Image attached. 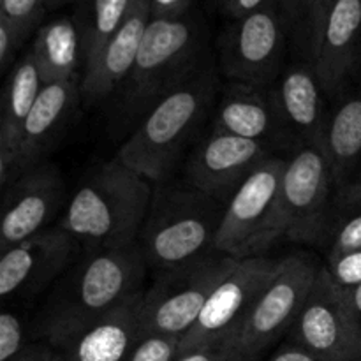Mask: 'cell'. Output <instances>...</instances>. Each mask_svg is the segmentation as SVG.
Listing matches in <instances>:
<instances>
[{
  "mask_svg": "<svg viewBox=\"0 0 361 361\" xmlns=\"http://www.w3.org/2000/svg\"><path fill=\"white\" fill-rule=\"evenodd\" d=\"M147 263L140 245L83 252L51 286L34 319V334L49 345L101 319L143 289Z\"/></svg>",
  "mask_w": 361,
  "mask_h": 361,
  "instance_id": "obj_1",
  "label": "cell"
},
{
  "mask_svg": "<svg viewBox=\"0 0 361 361\" xmlns=\"http://www.w3.org/2000/svg\"><path fill=\"white\" fill-rule=\"evenodd\" d=\"M152 196L150 182L113 157L95 168L74 190L59 226L81 243L83 252L134 245Z\"/></svg>",
  "mask_w": 361,
  "mask_h": 361,
  "instance_id": "obj_2",
  "label": "cell"
},
{
  "mask_svg": "<svg viewBox=\"0 0 361 361\" xmlns=\"http://www.w3.org/2000/svg\"><path fill=\"white\" fill-rule=\"evenodd\" d=\"M215 90L217 78L208 59L140 120L116 157L148 182H168L183 148L207 116Z\"/></svg>",
  "mask_w": 361,
  "mask_h": 361,
  "instance_id": "obj_3",
  "label": "cell"
},
{
  "mask_svg": "<svg viewBox=\"0 0 361 361\" xmlns=\"http://www.w3.org/2000/svg\"><path fill=\"white\" fill-rule=\"evenodd\" d=\"M208 60L204 53L203 25L192 14L180 18H152L140 53L118 88L116 118L122 127L140 120L192 76Z\"/></svg>",
  "mask_w": 361,
  "mask_h": 361,
  "instance_id": "obj_4",
  "label": "cell"
},
{
  "mask_svg": "<svg viewBox=\"0 0 361 361\" xmlns=\"http://www.w3.org/2000/svg\"><path fill=\"white\" fill-rule=\"evenodd\" d=\"M226 204L190 183H159L137 238L148 268L162 271L217 252Z\"/></svg>",
  "mask_w": 361,
  "mask_h": 361,
  "instance_id": "obj_5",
  "label": "cell"
},
{
  "mask_svg": "<svg viewBox=\"0 0 361 361\" xmlns=\"http://www.w3.org/2000/svg\"><path fill=\"white\" fill-rule=\"evenodd\" d=\"M337 217V185L319 147L296 150L286 164L279 194L282 240L328 242Z\"/></svg>",
  "mask_w": 361,
  "mask_h": 361,
  "instance_id": "obj_6",
  "label": "cell"
},
{
  "mask_svg": "<svg viewBox=\"0 0 361 361\" xmlns=\"http://www.w3.org/2000/svg\"><path fill=\"white\" fill-rule=\"evenodd\" d=\"M238 263L214 252L192 263L159 271L145 289L140 307L143 334H164L182 338L200 317L219 282Z\"/></svg>",
  "mask_w": 361,
  "mask_h": 361,
  "instance_id": "obj_7",
  "label": "cell"
},
{
  "mask_svg": "<svg viewBox=\"0 0 361 361\" xmlns=\"http://www.w3.org/2000/svg\"><path fill=\"white\" fill-rule=\"evenodd\" d=\"M288 159H267L226 203L215 250L236 261L263 256L281 242L279 194Z\"/></svg>",
  "mask_w": 361,
  "mask_h": 361,
  "instance_id": "obj_8",
  "label": "cell"
},
{
  "mask_svg": "<svg viewBox=\"0 0 361 361\" xmlns=\"http://www.w3.org/2000/svg\"><path fill=\"white\" fill-rule=\"evenodd\" d=\"M319 268L305 254L281 259L277 274L236 331L240 358L257 361L274 342L291 330L309 298Z\"/></svg>",
  "mask_w": 361,
  "mask_h": 361,
  "instance_id": "obj_9",
  "label": "cell"
},
{
  "mask_svg": "<svg viewBox=\"0 0 361 361\" xmlns=\"http://www.w3.org/2000/svg\"><path fill=\"white\" fill-rule=\"evenodd\" d=\"M288 335L321 361H361V324L324 267Z\"/></svg>",
  "mask_w": 361,
  "mask_h": 361,
  "instance_id": "obj_10",
  "label": "cell"
},
{
  "mask_svg": "<svg viewBox=\"0 0 361 361\" xmlns=\"http://www.w3.org/2000/svg\"><path fill=\"white\" fill-rule=\"evenodd\" d=\"M289 35L277 6L236 20L221 41V66L231 81L271 87L281 78Z\"/></svg>",
  "mask_w": 361,
  "mask_h": 361,
  "instance_id": "obj_11",
  "label": "cell"
},
{
  "mask_svg": "<svg viewBox=\"0 0 361 361\" xmlns=\"http://www.w3.org/2000/svg\"><path fill=\"white\" fill-rule=\"evenodd\" d=\"M281 267V259L247 257L222 279L194 326L180 338L178 353L236 335L249 310Z\"/></svg>",
  "mask_w": 361,
  "mask_h": 361,
  "instance_id": "obj_12",
  "label": "cell"
},
{
  "mask_svg": "<svg viewBox=\"0 0 361 361\" xmlns=\"http://www.w3.org/2000/svg\"><path fill=\"white\" fill-rule=\"evenodd\" d=\"M81 254V243L59 224L35 233L2 250L0 296L4 302H9L44 291L80 259Z\"/></svg>",
  "mask_w": 361,
  "mask_h": 361,
  "instance_id": "obj_13",
  "label": "cell"
},
{
  "mask_svg": "<svg viewBox=\"0 0 361 361\" xmlns=\"http://www.w3.org/2000/svg\"><path fill=\"white\" fill-rule=\"evenodd\" d=\"M274 155L277 154L257 141L214 130L189 154L187 183L226 204L257 166Z\"/></svg>",
  "mask_w": 361,
  "mask_h": 361,
  "instance_id": "obj_14",
  "label": "cell"
},
{
  "mask_svg": "<svg viewBox=\"0 0 361 361\" xmlns=\"http://www.w3.org/2000/svg\"><path fill=\"white\" fill-rule=\"evenodd\" d=\"M63 196L66 183L55 162L42 161L25 169L4 190L0 249H9L49 228L60 212Z\"/></svg>",
  "mask_w": 361,
  "mask_h": 361,
  "instance_id": "obj_15",
  "label": "cell"
},
{
  "mask_svg": "<svg viewBox=\"0 0 361 361\" xmlns=\"http://www.w3.org/2000/svg\"><path fill=\"white\" fill-rule=\"evenodd\" d=\"M215 111L214 130L257 141L275 154L293 150L279 113L274 85L264 87L231 81Z\"/></svg>",
  "mask_w": 361,
  "mask_h": 361,
  "instance_id": "obj_16",
  "label": "cell"
},
{
  "mask_svg": "<svg viewBox=\"0 0 361 361\" xmlns=\"http://www.w3.org/2000/svg\"><path fill=\"white\" fill-rule=\"evenodd\" d=\"M274 92L293 150L323 147L330 111H326L324 88L314 63L298 60L286 67L275 81Z\"/></svg>",
  "mask_w": 361,
  "mask_h": 361,
  "instance_id": "obj_17",
  "label": "cell"
},
{
  "mask_svg": "<svg viewBox=\"0 0 361 361\" xmlns=\"http://www.w3.org/2000/svg\"><path fill=\"white\" fill-rule=\"evenodd\" d=\"M143 293L51 348L63 361H126L143 335L140 317Z\"/></svg>",
  "mask_w": 361,
  "mask_h": 361,
  "instance_id": "obj_18",
  "label": "cell"
},
{
  "mask_svg": "<svg viewBox=\"0 0 361 361\" xmlns=\"http://www.w3.org/2000/svg\"><path fill=\"white\" fill-rule=\"evenodd\" d=\"M150 20V0H136L118 32L81 74V99L87 104L104 101L126 81L136 62Z\"/></svg>",
  "mask_w": 361,
  "mask_h": 361,
  "instance_id": "obj_19",
  "label": "cell"
},
{
  "mask_svg": "<svg viewBox=\"0 0 361 361\" xmlns=\"http://www.w3.org/2000/svg\"><path fill=\"white\" fill-rule=\"evenodd\" d=\"M361 53V0H337L331 7L314 59L326 95H335L355 74Z\"/></svg>",
  "mask_w": 361,
  "mask_h": 361,
  "instance_id": "obj_20",
  "label": "cell"
},
{
  "mask_svg": "<svg viewBox=\"0 0 361 361\" xmlns=\"http://www.w3.org/2000/svg\"><path fill=\"white\" fill-rule=\"evenodd\" d=\"M81 80L46 83L28 115L21 133L18 155L21 173L44 161V155L56 143L81 99Z\"/></svg>",
  "mask_w": 361,
  "mask_h": 361,
  "instance_id": "obj_21",
  "label": "cell"
},
{
  "mask_svg": "<svg viewBox=\"0 0 361 361\" xmlns=\"http://www.w3.org/2000/svg\"><path fill=\"white\" fill-rule=\"evenodd\" d=\"M321 150L330 164L338 192L361 166V90L342 99L328 115Z\"/></svg>",
  "mask_w": 361,
  "mask_h": 361,
  "instance_id": "obj_22",
  "label": "cell"
},
{
  "mask_svg": "<svg viewBox=\"0 0 361 361\" xmlns=\"http://www.w3.org/2000/svg\"><path fill=\"white\" fill-rule=\"evenodd\" d=\"M30 53L44 85L78 80L80 66L83 71V55L76 20L59 18L39 28Z\"/></svg>",
  "mask_w": 361,
  "mask_h": 361,
  "instance_id": "obj_23",
  "label": "cell"
},
{
  "mask_svg": "<svg viewBox=\"0 0 361 361\" xmlns=\"http://www.w3.org/2000/svg\"><path fill=\"white\" fill-rule=\"evenodd\" d=\"M42 87H44V81H42L34 56L28 51L14 63L4 87L0 147H9L18 152L23 126Z\"/></svg>",
  "mask_w": 361,
  "mask_h": 361,
  "instance_id": "obj_24",
  "label": "cell"
},
{
  "mask_svg": "<svg viewBox=\"0 0 361 361\" xmlns=\"http://www.w3.org/2000/svg\"><path fill=\"white\" fill-rule=\"evenodd\" d=\"M136 0H85L76 16L83 71L92 66L109 39L118 32Z\"/></svg>",
  "mask_w": 361,
  "mask_h": 361,
  "instance_id": "obj_25",
  "label": "cell"
},
{
  "mask_svg": "<svg viewBox=\"0 0 361 361\" xmlns=\"http://www.w3.org/2000/svg\"><path fill=\"white\" fill-rule=\"evenodd\" d=\"M282 21L288 30L289 42L298 53V60L312 62L310 42V0H275Z\"/></svg>",
  "mask_w": 361,
  "mask_h": 361,
  "instance_id": "obj_26",
  "label": "cell"
},
{
  "mask_svg": "<svg viewBox=\"0 0 361 361\" xmlns=\"http://www.w3.org/2000/svg\"><path fill=\"white\" fill-rule=\"evenodd\" d=\"M328 243V254L361 249V207L338 208Z\"/></svg>",
  "mask_w": 361,
  "mask_h": 361,
  "instance_id": "obj_27",
  "label": "cell"
},
{
  "mask_svg": "<svg viewBox=\"0 0 361 361\" xmlns=\"http://www.w3.org/2000/svg\"><path fill=\"white\" fill-rule=\"evenodd\" d=\"M44 7L46 0H0V20L7 21L21 37L27 39L41 20Z\"/></svg>",
  "mask_w": 361,
  "mask_h": 361,
  "instance_id": "obj_28",
  "label": "cell"
},
{
  "mask_svg": "<svg viewBox=\"0 0 361 361\" xmlns=\"http://www.w3.org/2000/svg\"><path fill=\"white\" fill-rule=\"evenodd\" d=\"M180 337L164 334H143L126 361H173L178 355Z\"/></svg>",
  "mask_w": 361,
  "mask_h": 361,
  "instance_id": "obj_29",
  "label": "cell"
},
{
  "mask_svg": "<svg viewBox=\"0 0 361 361\" xmlns=\"http://www.w3.org/2000/svg\"><path fill=\"white\" fill-rule=\"evenodd\" d=\"M326 271L342 291H353L361 284V249L328 254Z\"/></svg>",
  "mask_w": 361,
  "mask_h": 361,
  "instance_id": "obj_30",
  "label": "cell"
},
{
  "mask_svg": "<svg viewBox=\"0 0 361 361\" xmlns=\"http://www.w3.org/2000/svg\"><path fill=\"white\" fill-rule=\"evenodd\" d=\"M27 348L23 323L13 310H4L0 316V361H14Z\"/></svg>",
  "mask_w": 361,
  "mask_h": 361,
  "instance_id": "obj_31",
  "label": "cell"
},
{
  "mask_svg": "<svg viewBox=\"0 0 361 361\" xmlns=\"http://www.w3.org/2000/svg\"><path fill=\"white\" fill-rule=\"evenodd\" d=\"M173 361H243L236 349V335L207 342L176 355Z\"/></svg>",
  "mask_w": 361,
  "mask_h": 361,
  "instance_id": "obj_32",
  "label": "cell"
},
{
  "mask_svg": "<svg viewBox=\"0 0 361 361\" xmlns=\"http://www.w3.org/2000/svg\"><path fill=\"white\" fill-rule=\"evenodd\" d=\"M337 0H310V42H312V63L319 49L321 35L328 20L331 7Z\"/></svg>",
  "mask_w": 361,
  "mask_h": 361,
  "instance_id": "obj_33",
  "label": "cell"
},
{
  "mask_svg": "<svg viewBox=\"0 0 361 361\" xmlns=\"http://www.w3.org/2000/svg\"><path fill=\"white\" fill-rule=\"evenodd\" d=\"M25 39L7 21L0 20V69L7 71L14 66V56Z\"/></svg>",
  "mask_w": 361,
  "mask_h": 361,
  "instance_id": "obj_34",
  "label": "cell"
},
{
  "mask_svg": "<svg viewBox=\"0 0 361 361\" xmlns=\"http://www.w3.org/2000/svg\"><path fill=\"white\" fill-rule=\"evenodd\" d=\"M219 2H221L224 14H228L229 18L236 21L271 6V4H275V0H219Z\"/></svg>",
  "mask_w": 361,
  "mask_h": 361,
  "instance_id": "obj_35",
  "label": "cell"
},
{
  "mask_svg": "<svg viewBox=\"0 0 361 361\" xmlns=\"http://www.w3.org/2000/svg\"><path fill=\"white\" fill-rule=\"evenodd\" d=\"M192 0H150L152 18H180L190 13Z\"/></svg>",
  "mask_w": 361,
  "mask_h": 361,
  "instance_id": "obj_36",
  "label": "cell"
},
{
  "mask_svg": "<svg viewBox=\"0 0 361 361\" xmlns=\"http://www.w3.org/2000/svg\"><path fill=\"white\" fill-rule=\"evenodd\" d=\"M351 207H361V166L351 182L337 192V210Z\"/></svg>",
  "mask_w": 361,
  "mask_h": 361,
  "instance_id": "obj_37",
  "label": "cell"
},
{
  "mask_svg": "<svg viewBox=\"0 0 361 361\" xmlns=\"http://www.w3.org/2000/svg\"><path fill=\"white\" fill-rule=\"evenodd\" d=\"M14 361H63L60 353L46 342L41 344H27Z\"/></svg>",
  "mask_w": 361,
  "mask_h": 361,
  "instance_id": "obj_38",
  "label": "cell"
},
{
  "mask_svg": "<svg viewBox=\"0 0 361 361\" xmlns=\"http://www.w3.org/2000/svg\"><path fill=\"white\" fill-rule=\"evenodd\" d=\"M268 361H321V360L316 358L310 351H307L303 345L296 344V342L293 341H288L284 345H281V348L271 355V358Z\"/></svg>",
  "mask_w": 361,
  "mask_h": 361,
  "instance_id": "obj_39",
  "label": "cell"
},
{
  "mask_svg": "<svg viewBox=\"0 0 361 361\" xmlns=\"http://www.w3.org/2000/svg\"><path fill=\"white\" fill-rule=\"evenodd\" d=\"M342 293H344L345 302H348V305H349V309H351L353 316H355L361 324V284L358 286V288L353 289V291H348V293L342 291Z\"/></svg>",
  "mask_w": 361,
  "mask_h": 361,
  "instance_id": "obj_40",
  "label": "cell"
},
{
  "mask_svg": "<svg viewBox=\"0 0 361 361\" xmlns=\"http://www.w3.org/2000/svg\"><path fill=\"white\" fill-rule=\"evenodd\" d=\"M67 2H71V0H46V7H60Z\"/></svg>",
  "mask_w": 361,
  "mask_h": 361,
  "instance_id": "obj_41",
  "label": "cell"
}]
</instances>
